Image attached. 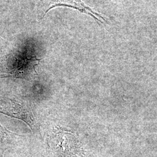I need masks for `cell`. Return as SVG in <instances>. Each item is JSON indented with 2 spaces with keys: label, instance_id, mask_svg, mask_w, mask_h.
Returning <instances> with one entry per match:
<instances>
[{
  "label": "cell",
  "instance_id": "6da1fadb",
  "mask_svg": "<svg viewBox=\"0 0 157 157\" xmlns=\"http://www.w3.org/2000/svg\"><path fill=\"white\" fill-rule=\"evenodd\" d=\"M51 5L52 6L49 8L47 12L57 6H67L76 9L80 12L90 15L94 17L96 21L100 22L102 24L108 23L107 21L103 17L93 11L89 6H86L82 0H56Z\"/></svg>",
  "mask_w": 157,
  "mask_h": 157
}]
</instances>
